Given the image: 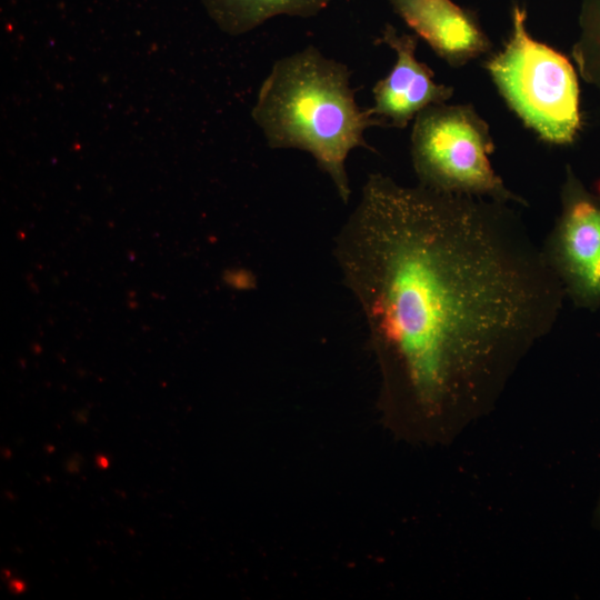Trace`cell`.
Masks as SVG:
<instances>
[{
    "mask_svg": "<svg viewBox=\"0 0 600 600\" xmlns=\"http://www.w3.org/2000/svg\"><path fill=\"white\" fill-rule=\"evenodd\" d=\"M334 258L389 394L426 413L489 397L567 300L510 203L383 173L364 181Z\"/></svg>",
    "mask_w": 600,
    "mask_h": 600,
    "instance_id": "1",
    "label": "cell"
},
{
    "mask_svg": "<svg viewBox=\"0 0 600 600\" xmlns=\"http://www.w3.org/2000/svg\"><path fill=\"white\" fill-rule=\"evenodd\" d=\"M350 78L347 64L310 44L273 62L251 110L268 146L308 152L344 203L351 194L349 153L356 148L374 151L364 133L387 127L357 103Z\"/></svg>",
    "mask_w": 600,
    "mask_h": 600,
    "instance_id": "2",
    "label": "cell"
},
{
    "mask_svg": "<svg viewBox=\"0 0 600 600\" xmlns=\"http://www.w3.org/2000/svg\"><path fill=\"white\" fill-rule=\"evenodd\" d=\"M484 67L508 106L542 140H573L580 126L576 71L562 53L530 36L523 6L513 4L508 41Z\"/></svg>",
    "mask_w": 600,
    "mask_h": 600,
    "instance_id": "3",
    "label": "cell"
},
{
    "mask_svg": "<svg viewBox=\"0 0 600 600\" xmlns=\"http://www.w3.org/2000/svg\"><path fill=\"white\" fill-rule=\"evenodd\" d=\"M410 153L418 183L447 193L527 206L496 173L488 123L471 104H432L413 120Z\"/></svg>",
    "mask_w": 600,
    "mask_h": 600,
    "instance_id": "4",
    "label": "cell"
},
{
    "mask_svg": "<svg viewBox=\"0 0 600 600\" xmlns=\"http://www.w3.org/2000/svg\"><path fill=\"white\" fill-rule=\"evenodd\" d=\"M541 251L566 299L578 309L600 310V189H588L570 167Z\"/></svg>",
    "mask_w": 600,
    "mask_h": 600,
    "instance_id": "5",
    "label": "cell"
},
{
    "mask_svg": "<svg viewBox=\"0 0 600 600\" xmlns=\"http://www.w3.org/2000/svg\"><path fill=\"white\" fill-rule=\"evenodd\" d=\"M376 43L386 44L396 52L392 69L372 88L373 106L369 108L387 127L404 129L420 111L444 103L453 96V88L437 83L433 71L418 60L416 34L399 33L387 23Z\"/></svg>",
    "mask_w": 600,
    "mask_h": 600,
    "instance_id": "6",
    "label": "cell"
},
{
    "mask_svg": "<svg viewBox=\"0 0 600 600\" xmlns=\"http://www.w3.org/2000/svg\"><path fill=\"white\" fill-rule=\"evenodd\" d=\"M396 14L449 66L488 53L492 43L478 17L452 0H389Z\"/></svg>",
    "mask_w": 600,
    "mask_h": 600,
    "instance_id": "7",
    "label": "cell"
},
{
    "mask_svg": "<svg viewBox=\"0 0 600 600\" xmlns=\"http://www.w3.org/2000/svg\"><path fill=\"white\" fill-rule=\"evenodd\" d=\"M331 2L332 0H202L212 21L231 36L250 32L276 17L312 18L326 10Z\"/></svg>",
    "mask_w": 600,
    "mask_h": 600,
    "instance_id": "8",
    "label": "cell"
},
{
    "mask_svg": "<svg viewBox=\"0 0 600 600\" xmlns=\"http://www.w3.org/2000/svg\"><path fill=\"white\" fill-rule=\"evenodd\" d=\"M573 57L581 76L600 92V0H581Z\"/></svg>",
    "mask_w": 600,
    "mask_h": 600,
    "instance_id": "9",
    "label": "cell"
},
{
    "mask_svg": "<svg viewBox=\"0 0 600 600\" xmlns=\"http://www.w3.org/2000/svg\"><path fill=\"white\" fill-rule=\"evenodd\" d=\"M596 518L598 520V524L600 526V499H599L597 510H596Z\"/></svg>",
    "mask_w": 600,
    "mask_h": 600,
    "instance_id": "10",
    "label": "cell"
}]
</instances>
